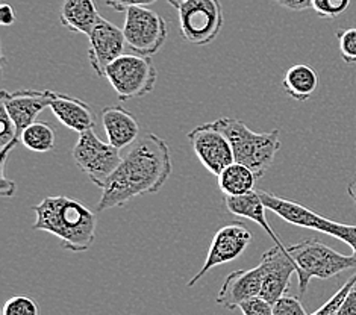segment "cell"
<instances>
[{
  "mask_svg": "<svg viewBox=\"0 0 356 315\" xmlns=\"http://www.w3.org/2000/svg\"><path fill=\"white\" fill-rule=\"evenodd\" d=\"M347 194L350 195V199L355 202V205H356V175L352 179V182L349 184V186H347Z\"/></svg>",
  "mask_w": 356,
  "mask_h": 315,
  "instance_id": "e575fe53",
  "label": "cell"
},
{
  "mask_svg": "<svg viewBox=\"0 0 356 315\" xmlns=\"http://www.w3.org/2000/svg\"><path fill=\"white\" fill-rule=\"evenodd\" d=\"M262 289V267H253L249 270H235L229 273L220 288L217 296V305L234 311L238 309L244 302L257 299Z\"/></svg>",
  "mask_w": 356,
  "mask_h": 315,
  "instance_id": "9a60e30c",
  "label": "cell"
},
{
  "mask_svg": "<svg viewBox=\"0 0 356 315\" xmlns=\"http://www.w3.org/2000/svg\"><path fill=\"white\" fill-rule=\"evenodd\" d=\"M188 140L202 165L214 176H218L227 165L235 163L231 143L213 122L194 127L188 134Z\"/></svg>",
  "mask_w": 356,
  "mask_h": 315,
  "instance_id": "30bf717a",
  "label": "cell"
},
{
  "mask_svg": "<svg viewBox=\"0 0 356 315\" xmlns=\"http://www.w3.org/2000/svg\"><path fill=\"white\" fill-rule=\"evenodd\" d=\"M102 123L108 137L117 149H124L138 140L140 124L129 111L120 105L106 106L102 109Z\"/></svg>",
  "mask_w": 356,
  "mask_h": 315,
  "instance_id": "e0dca14e",
  "label": "cell"
},
{
  "mask_svg": "<svg viewBox=\"0 0 356 315\" xmlns=\"http://www.w3.org/2000/svg\"><path fill=\"white\" fill-rule=\"evenodd\" d=\"M259 266L262 267V289L259 297L273 305L288 293L291 275L298 273V266L288 250L279 245L271 247L262 255Z\"/></svg>",
  "mask_w": 356,
  "mask_h": 315,
  "instance_id": "7c38bea8",
  "label": "cell"
},
{
  "mask_svg": "<svg viewBox=\"0 0 356 315\" xmlns=\"http://www.w3.org/2000/svg\"><path fill=\"white\" fill-rule=\"evenodd\" d=\"M350 2L352 0H311V10L321 19L332 20L347 11Z\"/></svg>",
  "mask_w": 356,
  "mask_h": 315,
  "instance_id": "cb8c5ba5",
  "label": "cell"
},
{
  "mask_svg": "<svg viewBox=\"0 0 356 315\" xmlns=\"http://www.w3.org/2000/svg\"><path fill=\"white\" fill-rule=\"evenodd\" d=\"M123 33L126 45L135 54L154 56L165 45L168 26L163 17L147 6H135L126 11Z\"/></svg>",
  "mask_w": 356,
  "mask_h": 315,
  "instance_id": "9c48e42d",
  "label": "cell"
},
{
  "mask_svg": "<svg viewBox=\"0 0 356 315\" xmlns=\"http://www.w3.org/2000/svg\"><path fill=\"white\" fill-rule=\"evenodd\" d=\"M213 123L231 143L235 163L248 165L258 179L267 173L277 152L281 150L279 129L258 134L231 117H222Z\"/></svg>",
  "mask_w": 356,
  "mask_h": 315,
  "instance_id": "3957f363",
  "label": "cell"
},
{
  "mask_svg": "<svg viewBox=\"0 0 356 315\" xmlns=\"http://www.w3.org/2000/svg\"><path fill=\"white\" fill-rule=\"evenodd\" d=\"M218 188L229 197L244 195L255 190V184L258 181L257 175L252 170L240 163H232L227 165L222 173L217 176Z\"/></svg>",
  "mask_w": 356,
  "mask_h": 315,
  "instance_id": "44dd1931",
  "label": "cell"
},
{
  "mask_svg": "<svg viewBox=\"0 0 356 315\" xmlns=\"http://www.w3.org/2000/svg\"><path fill=\"white\" fill-rule=\"evenodd\" d=\"M55 141L56 135L54 127L37 120L29 124L20 137V143L24 147L37 153H49L55 150Z\"/></svg>",
  "mask_w": 356,
  "mask_h": 315,
  "instance_id": "7402d4cb",
  "label": "cell"
},
{
  "mask_svg": "<svg viewBox=\"0 0 356 315\" xmlns=\"http://www.w3.org/2000/svg\"><path fill=\"white\" fill-rule=\"evenodd\" d=\"M0 168H2L0 170V195L2 197H13L17 191V185L14 181L5 176V163H2Z\"/></svg>",
  "mask_w": 356,
  "mask_h": 315,
  "instance_id": "4dcf8cb0",
  "label": "cell"
},
{
  "mask_svg": "<svg viewBox=\"0 0 356 315\" xmlns=\"http://www.w3.org/2000/svg\"><path fill=\"white\" fill-rule=\"evenodd\" d=\"M156 0H105V5L113 8L115 11L120 13H126L129 8H135V6H149L154 5Z\"/></svg>",
  "mask_w": 356,
  "mask_h": 315,
  "instance_id": "f546056e",
  "label": "cell"
},
{
  "mask_svg": "<svg viewBox=\"0 0 356 315\" xmlns=\"http://www.w3.org/2000/svg\"><path fill=\"white\" fill-rule=\"evenodd\" d=\"M19 138H17V127L13 122L11 115L8 114L6 108L0 104V158L2 163H6V158L10 155V152L19 144Z\"/></svg>",
  "mask_w": 356,
  "mask_h": 315,
  "instance_id": "603a6c76",
  "label": "cell"
},
{
  "mask_svg": "<svg viewBox=\"0 0 356 315\" xmlns=\"http://www.w3.org/2000/svg\"><path fill=\"white\" fill-rule=\"evenodd\" d=\"M286 250L298 266L300 296L308 291L312 277L323 280L332 279L343 271L356 267L355 255H343L330 249L317 238H307V240L288 245Z\"/></svg>",
  "mask_w": 356,
  "mask_h": 315,
  "instance_id": "277c9868",
  "label": "cell"
},
{
  "mask_svg": "<svg viewBox=\"0 0 356 315\" xmlns=\"http://www.w3.org/2000/svg\"><path fill=\"white\" fill-rule=\"evenodd\" d=\"M88 59L92 70L100 78H105L106 69L111 65L118 56L123 55L124 50V33L123 29L117 28L114 23L100 17L96 26L92 28L90 35Z\"/></svg>",
  "mask_w": 356,
  "mask_h": 315,
  "instance_id": "4fadbf2b",
  "label": "cell"
},
{
  "mask_svg": "<svg viewBox=\"0 0 356 315\" xmlns=\"http://www.w3.org/2000/svg\"><path fill=\"white\" fill-rule=\"evenodd\" d=\"M72 156L74 164L83 173H87L91 182L97 185L99 188L115 172V168L122 163L123 158L120 149L113 146L111 143L102 141L95 134V129L79 134Z\"/></svg>",
  "mask_w": 356,
  "mask_h": 315,
  "instance_id": "ba28073f",
  "label": "cell"
},
{
  "mask_svg": "<svg viewBox=\"0 0 356 315\" xmlns=\"http://www.w3.org/2000/svg\"><path fill=\"white\" fill-rule=\"evenodd\" d=\"M0 104L6 108L15 123L17 138L20 141L23 131L37 120L38 114L50 106V90H19L14 92L2 90Z\"/></svg>",
  "mask_w": 356,
  "mask_h": 315,
  "instance_id": "5bb4252c",
  "label": "cell"
},
{
  "mask_svg": "<svg viewBox=\"0 0 356 315\" xmlns=\"http://www.w3.org/2000/svg\"><path fill=\"white\" fill-rule=\"evenodd\" d=\"M3 315H40V306L31 297L15 296L5 302Z\"/></svg>",
  "mask_w": 356,
  "mask_h": 315,
  "instance_id": "d4e9b609",
  "label": "cell"
},
{
  "mask_svg": "<svg viewBox=\"0 0 356 315\" xmlns=\"http://www.w3.org/2000/svg\"><path fill=\"white\" fill-rule=\"evenodd\" d=\"M105 78L120 100L126 102L152 92L158 79V72L150 56L123 54L108 67Z\"/></svg>",
  "mask_w": 356,
  "mask_h": 315,
  "instance_id": "8992f818",
  "label": "cell"
},
{
  "mask_svg": "<svg viewBox=\"0 0 356 315\" xmlns=\"http://www.w3.org/2000/svg\"><path fill=\"white\" fill-rule=\"evenodd\" d=\"M355 282H356V273L349 280H347V282L340 289H338V291L332 297H330V299L323 306H321L320 309H317L311 315H337L338 311H340V308L343 306L347 294H349L352 286L355 285Z\"/></svg>",
  "mask_w": 356,
  "mask_h": 315,
  "instance_id": "4316f807",
  "label": "cell"
},
{
  "mask_svg": "<svg viewBox=\"0 0 356 315\" xmlns=\"http://www.w3.org/2000/svg\"><path fill=\"white\" fill-rule=\"evenodd\" d=\"M33 231H44L59 238L65 250L73 253L87 252L96 240L97 220L95 212L83 203L67 195H49L38 205Z\"/></svg>",
  "mask_w": 356,
  "mask_h": 315,
  "instance_id": "7a4b0ae2",
  "label": "cell"
},
{
  "mask_svg": "<svg viewBox=\"0 0 356 315\" xmlns=\"http://www.w3.org/2000/svg\"><path fill=\"white\" fill-rule=\"evenodd\" d=\"M182 40L194 46H208L223 29L225 15L220 0H185L177 8Z\"/></svg>",
  "mask_w": 356,
  "mask_h": 315,
  "instance_id": "52a82bcc",
  "label": "cell"
},
{
  "mask_svg": "<svg viewBox=\"0 0 356 315\" xmlns=\"http://www.w3.org/2000/svg\"><path fill=\"white\" fill-rule=\"evenodd\" d=\"M100 17L95 0H63L59 10V20L63 26L83 35H90Z\"/></svg>",
  "mask_w": 356,
  "mask_h": 315,
  "instance_id": "d6986e66",
  "label": "cell"
},
{
  "mask_svg": "<svg viewBox=\"0 0 356 315\" xmlns=\"http://www.w3.org/2000/svg\"><path fill=\"white\" fill-rule=\"evenodd\" d=\"M50 111L65 127L74 132L95 129L96 114L92 108L81 99H76L61 92L50 91Z\"/></svg>",
  "mask_w": 356,
  "mask_h": 315,
  "instance_id": "2e32d148",
  "label": "cell"
},
{
  "mask_svg": "<svg viewBox=\"0 0 356 315\" xmlns=\"http://www.w3.org/2000/svg\"><path fill=\"white\" fill-rule=\"evenodd\" d=\"M279 6L290 11H307L311 10V0H273Z\"/></svg>",
  "mask_w": 356,
  "mask_h": 315,
  "instance_id": "1f68e13d",
  "label": "cell"
},
{
  "mask_svg": "<svg viewBox=\"0 0 356 315\" xmlns=\"http://www.w3.org/2000/svg\"><path fill=\"white\" fill-rule=\"evenodd\" d=\"M0 23H2L3 26H13L15 23V11L11 5L3 3L0 6Z\"/></svg>",
  "mask_w": 356,
  "mask_h": 315,
  "instance_id": "836d02e7",
  "label": "cell"
},
{
  "mask_svg": "<svg viewBox=\"0 0 356 315\" xmlns=\"http://www.w3.org/2000/svg\"><path fill=\"white\" fill-rule=\"evenodd\" d=\"M225 205L227 212H231L232 216L253 221V223L264 229V232L276 243V245L282 247V249H286L284 243L281 241V238L276 235L273 227H271L268 223V220L266 217L267 208L264 205V202H262L258 190H253L244 195H236V197H229V195H225Z\"/></svg>",
  "mask_w": 356,
  "mask_h": 315,
  "instance_id": "ac0fdd59",
  "label": "cell"
},
{
  "mask_svg": "<svg viewBox=\"0 0 356 315\" xmlns=\"http://www.w3.org/2000/svg\"><path fill=\"white\" fill-rule=\"evenodd\" d=\"M252 243V234L241 221H234L223 227H220L216 232L213 241H211L207 259L203 262V267L197 275H194L188 286L197 284L199 280L205 276L209 270L222 266V264L235 261L248 249Z\"/></svg>",
  "mask_w": 356,
  "mask_h": 315,
  "instance_id": "8fae6325",
  "label": "cell"
},
{
  "mask_svg": "<svg viewBox=\"0 0 356 315\" xmlns=\"http://www.w3.org/2000/svg\"><path fill=\"white\" fill-rule=\"evenodd\" d=\"M337 315H356V282L352 286L349 294H347L346 300Z\"/></svg>",
  "mask_w": 356,
  "mask_h": 315,
  "instance_id": "d6a6232c",
  "label": "cell"
},
{
  "mask_svg": "<svg viewBox=\"0 0 356 315\" xmlns=\"http://www.w3.org/2000/svg\"><path fill=\"white\" fill-rule=\"evenodd\" d=\"M173 172L170 146L155 134H144L124 153L115 172L100 186L97 212L124 207L132 199L163 188Z\"/></svg>",
  "mask_w": 356,
  "mask_h": 315,
  "instance_id": "6da1fadb",
  "label": "cell"
},
{
  "mask_svg": "<svg viewBox=\"0 0 356 315\" xmlns=\"http://www.w3.org/2000/svg\"><path fill=\"white\" fill-rule=\"evenodd\" d=\"M167 2L170 3L173 8H176V10H177V8H179V6L185 2V0H167Z\"/></svg>",
  "mask_w": 356,
  "mask_h": 315,
  "instance_id": "d590c367",
  "label": "cell"
},
{
  "mask_svg": "<svg viewBox=\"0 0 356 315\" xmlns=\"http://www.w3.org/2000/svg\"><path fill=\"white\" fill-rule=\"evenodd\" d=\"M340 55L346 64H356V28L337 31Z\"/></svg>",
  "mask_w": 356,
  "mask_h": 315,
  "instance_id": "484cf974",
  "label": "cell"
},
{
  "mask_svg": "<svg viewBox=\"0 0 356 315\" xmlns=\"http://www.w3.org/2000/svg\"><path fill=\"white\" fill-rule=\"evenodd\" d=\"M240 309L243 315H273V309H271V305L266 302L261 297H257V299H252L249 302H244Z\"/></svg>",
  "mask_w": 356,
  "mask_h": 315,
  "instance_id": "f1b7e54d",
  "label": "cell"
},
{
  "mask_svg": "<svg viewBox=\"0 0 356 315\" xmlns=\"http://www.w3.org/2000/svg\"><path fill=\"white\" fill-rule=\"evenodd\" d=\"M282 87L291 99L307 102L318 87V74L307 64H296L286 70Z\"/></svg>",
  "mask_w": 356,
  "mask_h": 315,
  "instance_id": "ffe728a7",
  "label": "cell"
},
{
  "mask_svg": "<svg viewBox=\"0 0 356 315\" xmlns=\"http://www.w3.org/2000/svg\"><path fill=\"white\" fill-rule=\"evenodd\" d=\"M271 309H273V315H308L298 297L290 294H285L276 300L271 305Z\"/></svg>",
  "mask_w": 356,
  "mask_h": 315,
  "instance_id": "83f0119b",
  "label": "cell"
},
{
  "mask_svg": "<svg viewBox=\"0 0 356 315\" xmlns=\"http://www.w3.org/2000/svg\"><path fill=\"white\" fill-rule=\"evenodd\" d=\"M258 193L262 202H264L266 208L270 209L271 212H275L277 217H281L286 223L298 227L312 229V231L334 236L337 240H340L349 245L356 257V226L337 223V221L320 216L317 212L300 205V203L277 197L273 193L262 190H258Z\"/></svg>",
  "mask_w": 356,
  "mask_h": 315,
  "instance_id": "5b68a950",
  "label": "cell"
}]
</instances>
